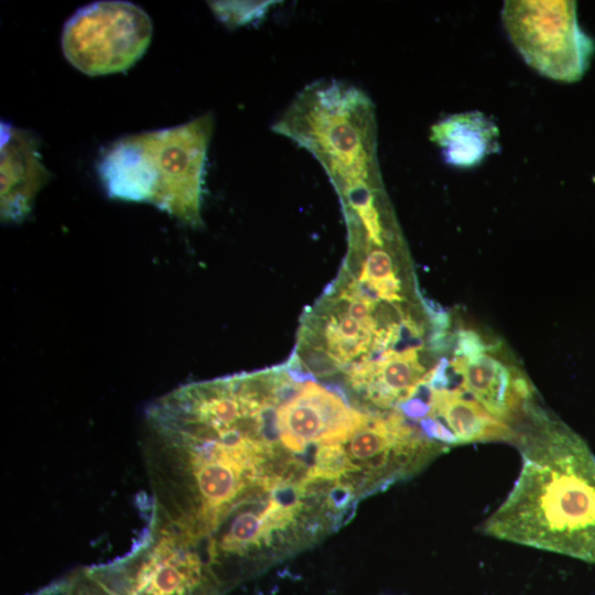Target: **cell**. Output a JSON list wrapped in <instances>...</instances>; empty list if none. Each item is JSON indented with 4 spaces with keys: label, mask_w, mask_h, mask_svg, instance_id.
I'll list each match as a JSON object with an SVG mask.
<instances>
[{
    "label": "cell",
    "mask_w": 595,
    "mask_h": 595,
    "mask_svg": "<svg viewBox=\"0 0 595 595\" xmlns=\"http://www.w3.org/2000/svg\"><path fill=\"white\" fill-rule=\"evenodd\" d=\"M1 219L22 221L32 210L36 194L51 174L41 160L33 132L1 121Z\"/></svg>",
    "instance_id": "cell-7"
},
{
    "label": "cell",
    "mask_w": 595,
    "mask_h": 595,
    "mask_svg": "<svg viewBox=\"0 0 595 595\" xmlns=\"http://www.w3.org/2000/svg\"><path fill=\"white\" fill-rule=\"evenodd\" d=\"M277 1H225L209 2L214 13L226 24L238 26L260 21Z\"/></svg>",
    "instance_id": "cell-12"
},
{
    "label": "cell",
    "mask_w": 595,
    "mask_h": 595,
    "mask_svg": "<svg viewBox=\"0 0 595 595\" xmlns=\"http://www.w3.org/2000/svg\"><path fill=\"white\" fill-rule=\"evenodd\" d=\"M98 567L122 595H220L224 592L214 571L195 549L150 528L130 554Z\"/></svg>",
    "instance_id": "cell-6"
},
{
    "label": "cell",
    "mask_w": 595,
    "mask_h": 595,
    "mask_svg": "<svg viewBox=\"0 0 595 595\" xmlns=\"http://www.w3.org/2000/svg\"><path fill=\"white\" fill-rule=\"evenodd\" d=\"M451 365L461 378L458 388L515 429L532 398L528 380L513 376L509 367L484 354L474 358L455 357Z\"/></svg>",
    "instance_id": "cell-8"
},
{
    "label": "cell",
    "mask_w": 595,
    "mask_h": 595,
    "mask_svg": "<svg viewBox=\"0 0 595 595\" xmlns=\"http://www.w3.org/2000/svg\"><path fill=\"white\" fill-rule=\"evenodd\" d=\"M515 425L521 469L485 536L595 563V455L530 401Z\"/></svg>",
    "instance_id": "cell-1"
},
{
    "label": "cell",
    "mask_w": 595,
    "mask_h": 595,
    "mask_svg": "<svg viewBox=\"0 0 595 595\" xmlns=\"http://www.w3.org/2000/svg\"><path fill=\"white\" fill-rule=\"evenodd\" d=\"M498 139L495 121L477 110L450 115L430 130V140L441 148L445 163L458 169L474 167L500 152Z\"/></svg>",
    "instance_id": "cell-9"
},
{
    "label": "cell",
    "mask_w": 595,
    "mask_h": 595,
    "mask_svg": "<svg viewBox=\"0 0 595 595\" xmlns=\"http://www.w3.org/2000/svg\"><path fill=\"white\" fill-rule=\"evenodd\" d=\"M430 405L429 418L442 422L454 435L457 445L497 440L512 442L515 439L516 432L511 425L491 415L458 387H430Z\"/></svg>",
    "instance_id": "cell-10"
},
{
    "label": "cell",
    "mask_w": 595,
    "mask_h": 595,
    "mask_svg": "<svg viewBox=\"0 0 595 595\" xmlns=\"http://www.w3.org/2000/svg\"><path fill=\"white\" fill-rule=\"evenodd\" d=\"M214 117L113 141L97 172L111 198L150 203L191 226H202V194Z\"/></svg>",
    "instance_id": "cell-2"
},
{
    "label": "cell",
    "mask_w": 595,
    "mask_h": 595,
    "mask_svg": "<svg viewBox=\"0 0 595 595\" xmlns=\"http://www.w3.org/2000/svg\"><path fill=\"white\" fill-rule=\"evenodd\" d=\"M271 130L307 150L335 190L381 181L375 106L359 87L338 79L305 86Z\"/></svg>",
    "instance_id": "cell-3"
},
{
    "label": "cell",
    "mask_w": 595,
    "mask_h": 595,
    "mask_svg": "<svg viewBox=\"0 0 595 595\" xmlns=\"http://www.w3.org/2000/svg\"><path fill=\"white\" fill-rule=\"evenodd\" d=\"M153 26L139 6L121 0L96 1L78 9L64 24L62 51L88 76L123 72L145 53Z\"/></svg>",
    "instance_id": "cell-5"
},
{
    "label": "cell",
    "mask_w": 595,
    "mask_h": 595,
    "mask_svg": "<svg viewBox=\"0 0 595 595\" xmlns=\"http://www.w3.org/2000/svg\"><path fill=\"white\" fill-rule=\"evenodd\" d=\"M505 30L524 62L558 82L580 80L594 53L571 0H507L501 10Z\"/></svg>",
    "instance_id": "cell-4"
},
{
    "label": "cell",
    "mask_w": 595,
    "mask_h": 595,
    "mask_svg": "<svg viewBox=\"0 0 595 595\" xmlns=\"http://www.w3.org/2000/svg\"><path fill=\"white\" fill-rule=\"evenodd\" d=\"M485 345L480 337L473 331H459L457 333L455 354L457 357L474 358L484 354Z\"/></svg>",
    "instance_id": "cell-13"
},
{
    "label": "cell",
    "mask_w": 595,
    "mask_h": 595,
    "mask_svg": "<svg viewBox=\"0 0 595 595\" xmlns=\"http://www.w3.org/2000/svg\"><path fill=\"white\" fill-rule=\"evenodd\" d=\"M349 244L360 247L365 260L358 280L378 299L392 303L401 301L400 281L393 271L392 258L383 246L368 242L364 236L349 237Z\"/></svg>",
    "instance_id": "cell-11"
}]
</instances>
